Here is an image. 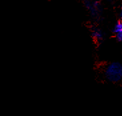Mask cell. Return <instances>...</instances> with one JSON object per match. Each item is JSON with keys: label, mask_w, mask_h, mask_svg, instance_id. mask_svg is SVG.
<instances>
[{"label": "cell", "mask_w": 122, "mask_h": 116, "mask_svg": "<svg viewBox=\"0 0 122 116\" xmlns=\"http://www.w3.org/2000/svg\"><path fill=\"white\" fill-rule=\"evenodd\" d=\"M107 79L112 82H117L122 79V65L117 62L109 64L106 70Z\"/></svg>", "instance_id": "obj_1"}, {"label": "cell", "mask_w": 122, "mask_h": 116, "mask_svg": "<svg viewBox=\"0 0 122 116\" xmlns=\"http://www.w3.org/2000/svg\"><path fill=\"white\" fill-rule=\"evenodd\" d=\"M93 37L97 41L102 40L103 38V33L101 31L98 30H95L92 33Z\"/></svg>", "instance_id": "obj_2"}, {"label": "cell", "mask_w": 122, "mask_h": 116, "mask_svg": "<svg viewBox=\"0 0 122 116\" xmlns=\"http://www.w3.org/2000/svg\"><path fill=\"white\" fill-rule=\"evenodd\" d=\"M113 30H114V32L116 34L120 33V32H122V21H119V22L116 23Z\"/></svg>", "instance_id": "obj_3"}, {"label": "cell", "mask_w": 122, "mask_h": 116, "mask_svg": "<svg viewBox=\"0 0 122 116\" xmlns=\"http://www.w3.org/2000/svg\"><path fill=\"white\" fill-rule=\"evenodd\" d=\"M116 38L117 40L119 41H122V32H120L119 33H117L116 34Z\"/></svg>", "instance_id": "obj_4"}, {"label": "cell", "mask_w": 122, "mask_h": 116, "mask_svg": "<svg viewBox=\"0 0 122 116\" xmlns=\"http://www.w3.org/2000/svg\"><path fill=\"white\" fill-rule=\"evenodd\" d=\"M120 15H121V17H122V11H121V13H120Z\"/></svg>", "instance_id": "obj_5"}]
</instances>
